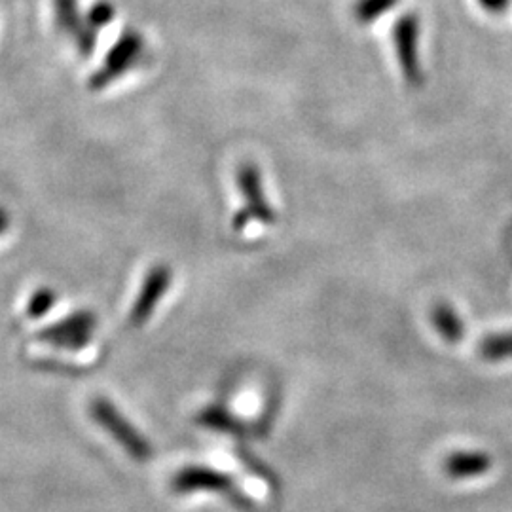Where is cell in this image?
Instances as JSON below:
<instances>
[{"instance_id":"obj_3","label":"cell","mask_w":512,"mask_h":512,"mask_svg":"<svg viewBox=\"0 0 512 512\" xmlns=\"http://www.w3.org/2000/svg\"><path fill=\"white\" fill-rule=\"evenodd\" d=\"M173 492L177 494H192V492H215L226 494L241 509H249L251 501L236 490L234 480L220 471L207 467H184L173 476Z\"/></svg>"},{"instance_id":"obj_4","label":"cell","mask_w":512,"mask_h":512,"mask_svg":"<svg viewBox=\"0 0 512 512\" xmlns=\"http://www.w3.org/2000/svg\"><path fill=\"white\" fill-rule=\"evenodd\" d=\"M97 330V315L92 311H76L63 321L50 325L37 334L40 342L67 351H80L90 346Z\"/></svg>"},{"instance_id":"obj_18","label":"cell","mask_w":512,"mask_h":512,"mask_svg":"<svg viewBox=\"0 0 512 512\" xmlns=\"http://www.w3.org/2000/svg\"><path fill=\"white\" fill-rule=\"evenodd\" d=\"M8 226H10V215L4 207H0V236L8 230Z\"/></svg>"},{"instance_id":"obj_2","label":"cell","mask_w":512,"mask_h":512,"mask_svg":"<svg viewBox=\"0 0 512 512\" xmlns=\"http://www.w3.org/2000/svg\"><path fill=\"white\" fill-rule=\"evenodd\" d=\"M90 410L93 420L128 452L129 458L141 463L152 458L150 442L120 414V410H116L114 404L107 399H93Z\"/></svg>"},{"instance_id":"obj_7","label":"cell","mask_w":512,"mask_h":512,"mask_svg":"<svg viewBox=\"0 0 512 512\" xmlns=\"http://www.w3.org/2000/svg\"><path fill=\"white\" fill-rule=\"evenodd\" d=\"M171 285V270L167 266H154L148 272L141 293L135 300V306L129 313V325L131 327H143L150 319V315L156 310L158 302L164 298Z\"/></svg>"},{"instance_id":"obj_10","label":"cell","mask_w":512,"mask_h":512,"mask_svg":"<svg viewBox=\"0 0 512 512\" xmlns=\"http://www.w3.org/2000/svg\"><path fill=\"white\" fill-rule=\"evenodd\" d=\"M52 12H54L55 27L67 37H71L86 19L80 12L78 0H52Z\"/></svg>"},{"instance_id":"obj_11","label":"cell","mask_w":512,"mask_h":512,"mask_svg":"<svg viewBox=\"0 0 512 512\" xmlns=\"http://www.w3.org/2000/svg\"><path fill=\"white\" fill-rule=\"evenodd\" d=\"M198 421H200V425H203V427L215 429V431H220V433H241L243 431L241 421L236 420L228 410H224L220 406L205 408L202 414L198 416Z\"/></svg>"},{"instance_id":"obj_14","label":"cell","mask_w":512,"mask_h":512,"mask_svg":"<svg viewBox=\"0 0 512 512\" xmlns=\"http://www.w3.org/2000/svg\"><path fill=\"white\" fill-rule=\"evenodd\" d=\"M69 38L73 40L74 48H76L78 54L82 55V57H92L93 52H95V46H97V31L93 29L86 19Z\"/></svg>"},{"instance_id":"obj_16","label":"cell","mask_w":512,"mask_h":512,"mask_svg":"<svg viewBox=\"0 0 512 512\" xmlns=\"http://www.w3.org/2000/svg\"><path fill=\"white\" fill-rule=\"evenodd\" d=\"M55 300H57V294H55V291H52L50 287L38 289L37 293L33 294L31 300H29V308H27L29 317H31V319L44 317L48 311L54 308Z\"/></svg>"},{"instance_id":"obj_6","label":"cell","mask_w":512,"mask_h":512,"mask_svg":"<svg viewBox=\"0 0 512 512\" xmlns=\"http://www.w3.org/2000/svg\"><path fill=\"white\" fill-rule=\"evenodd\" d=\"M236 183L241 196L245 198L243 209L251 215V219L258 220L262 224H274V207L266 200L260 169L253 162H243L236 171Z\"/></svg>"},{"instance_id":"obj_17","label":"cell","mask_w":512,"mask_h":512,"mask_svg":"<svg viewBox=\"0 0 512 512\" xmlns=\"http://www.w3.org/2000/svg\"><path fill=\"white\" fill-rule=\"evenodd\" d=\"M511 2L512 0H478V4H480L484 10L492 12V14L505 12V10L511 6Z\"/></svg>"},{"instance_id":"obj_13","label":"cell","mask_w":512,"mask_h":512,"mask_svg":"<svg viewBox=\"0 0 512 512\" xmlns=\"http://www.w3.org/2000/svg\"><path fill=\"white\" fill-rule=\"evenodd\" d=\"M399 4V0H355L353 4V16L359 23H374L382 18L389 10H393Z\"/></svg>"},{"instance_id":"obj_12","label":"cell","mask_w":512,"mask_h":512,"mask_svg":"<svg viewBox=\"0 0 512 512\" xmlns=\"http://www.w3.org/2000/svg\"><path fill=\"white\" fill-rule=\"evenodd\" d=\"M480 355L486 361H505L512 359V330L490 334L480 342Z\"/></svg>"},{"instance_id":"obj_5","label":"cell","mask_w":512,"mask_h":512,"mask_svg":"<svg viewBox=\"0 0 512 512\" xmlns=\"http://www.w3.org/2000/svg\"><path fill=\"white\" fill-rule=\"evenodd\" d=\"M393 42L395 52L399 59V67L403 71L404 80L410 86L423 84V71H421L420 50V19L416 14L408 12L399 19L393 27Z\"/></svg>"},{"instance_id":"obj_1","label":"cell","mask_w":512,"mask_h":512,"mask_svg":"<svg viewBox=\"0 0 512 512\" xmlns=\"http://www.w3.org/2000/svg\"><path fill=\"white\" fill-rule=\"evenodd\" d=\"M143 52H145L143 35L137 29H126L112 44L101 67L93 71L92 76L88 78V90L103 92L105 88L112 86L116 80L128 74L141 61Z\"/></svg>"},{"instance_id":"obj_15","label":"cell","mask_w":512,"mask_h":512,"mask_svg":"<svg viewBox=\"0 0 512 512\" xmlns=\"http://www.w3.org/2000/svg\"><path fill=\"white\" fill-rule=\"evenodd\" d=\"M84 18L92 25L95 31H99V29L109 27L110 23L114 21V18H116V8H114V4L109 2V0H99L88 10V14Z\"/></svg>"},{"instance_id":"obj_9","label":"cell","mask_w":512,"mask_h":512,"mask_svg":"<svg viewBox=\"0 0 512 512\" xmlns=\"http://www.w3.org/2000/svg\"><path fill=\"white\" fill-rule=\"evenodd\" d=\"M431 321H433V327L439 330L440 336L446 342L456 344V342L463 340L465 325H463L458 311L452 304H448V302L437 304L431 311Z\"/></svg>"},{"instance_id":"obj_8","label":"cell","mask_w":512,"mask_h":512,"mask_svg":"<svg viewBox=\"0 0 512 512\" xmlns=\"http://www.w3.org/2000/svg\"><path fill=\"white\" fill-rule=\"evenodd\" d=\"M492 465L494 461L490 458V454L480 450H459L446 456L442 461V469L446 476L456 480L486 475L492 469Z\"/></svg>"}]
</instances>
